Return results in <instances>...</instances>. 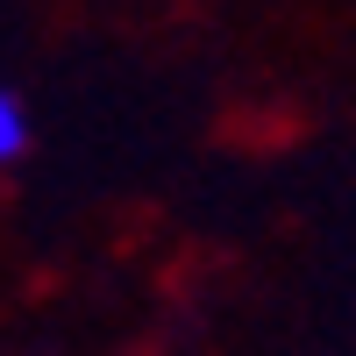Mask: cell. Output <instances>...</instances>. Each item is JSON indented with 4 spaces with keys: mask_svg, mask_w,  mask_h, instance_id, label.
<instances>
[{
    "mask_svg": "<svg viewBox=\"0 0 356 356\" xmlns=\"http://www.w3.org/2000/svg\"><path fill=\"white\" fill-rule=\"evenodd\" d=\"M22 150H29V107L0 86V164H15Z\"/></svg>",
    "mask_w": 356,
    "mask_h": 356,
    "instance_id": "obj_1",
    "label": "cell"
}]
</instances>
